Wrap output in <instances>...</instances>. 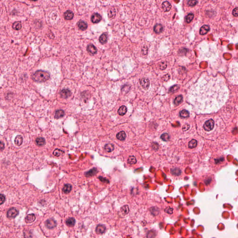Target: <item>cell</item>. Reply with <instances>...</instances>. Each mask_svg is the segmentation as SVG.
<instances>
[{"mask_svg": "<svg viewBox=\"0 0 238 238\" xmlns=\"http://www.w3.org/2000/svg\"><path fill=\"white\" fill-rule=\"evenodd\" d=\"M228 91L224 80L220 76L204 74L190 87L188 100L199 112H215L225 104Z\"/></svg>", "mask_w": 238, "mask_h": 238, "instance_id": "obj_1", "label": "cell"}, {"mask_svg": "<svg viewBox=\"0 0 238 238\" xmlns=\"http://www.w3.org/2000/svg\"><path fill=\"white\" fill-rule=\"evenodd\" d=\"M50 78V74L43 70H39L36 71L32 76V79L34 81L38 83L45 82Z\"/></svg>", "mask_w": 238, "mask_h": 238, "instance_id": "obj_2", "label": "cell"}, {"mask_svg": "<svg viewBox=\"0 0 238 238\" xmlns=\"http://www.w3.org/2000/svg\"><path fill=\"white\" fill-rule=\"evenodd\" d=\"M214 126V121L212 119H209L206 121L203 126L204 130L207 132L212 130Z\"/></svg>", "mask_w": 238, "mask_h": 238, "instance_id": "obj_3", "label": "cell"}, {"mask_svg": "<svg viewBox=\"0 0 238 238\" xmlns=\"http://www.w3.org/2000/svg\"><path fill=\"white\" fill-rule=\"evenodd\" d=\"M45 225L48 228L53 229L56 226V222L53 219H49L46 221Z\"/></svg>", "mask_w": 238, "mask_h": 238, "instance_id": "obj_4", "label": "cell"}, {"mask_svg": "<svg viewBox=\"0 0 238 238\" xmlns=\"http://www.w3.org/2000/svg\"><path fill=\"white\" fill-rule=\"evenodd\" d=\"M18 214L19 212L15 208H12L8 211L7 216L9 218H14L18 215Z\"/></svg>", "mask_w": 238, "mask_h": 238, "instance_id": "obj_5", "label": "cell"}, {"mask_svg": "<svg viewBox=\"0 0 238 238\" xmlns=\"http://www.w3.org/2000/svg\"><path fill=\"white\" fill-rule=\"evenodd\" d=\"M72 95V93L68 89H64L61 91L60 95L62 98L64 99H67L70 96Z\"/></svg>", "mask_w": 238, "mask_h": 238, "instance_id": "obj_6", "label": "cell"}, {"mask_svg": "<svg viewBox=\"0 0 238 238\" xmlns=\"http://www.w3.org/2000/svg\"><path fill=\"white\" fill-rule=\"evenodd\" d=\"M102 16L101 15L98 13L94 14L91 17V21L92 23H99L102 20Z\"/></svg>", "mask_w": 238, "mask_h": 238, "instance_id": "obj_7", "label": "cell"}, {"mask_svg": "<svg viewBox=\"0 0 238 238\" xmlns=\"http://www.w3.org/2000/svg\"><path fill=\"white\" fill-rule=\"evenodd\" d=\"M141 85L142 87L145 89H147L149 86V80L147 78H143L140 81Z\"/></svg>", "mask_w": 238, "mask_h": 238, "instance_id": "obj_8", "label": "cell"}, {"mask_svg": "<svg viewBox=\"0 0 238 238\" xmlns=\"http://www.w3.org/2000/svg\"><path fill=\"white\" fill-rule=\"evenodd\" d=\"M171 5L170 2L167 1H165L163 2L162 4V8L164 12H168L170 11L171 9Z\"/></svg>", "mask_w": 238, "mask_h": 238, "instance_id": "obj_9", "label": "cell"}, {"mask_svg": "<svg viewBox=\"0 0 238 238\" xmlns=\"http://www.w3.org/2000/svg\"><path fill=\"white\" fill-rule=\"evenodd\" d=\"M87 51L91 55H95L97 53V50L95 46L93 44H90L87 47Z\"/></svg>", "mask_w": 238, "mask_h": 238, "instance_id": "obj_10", "label": "cell"}, {"mask_svg": "<svg viewBox=\"0 0 238 238\" xmlns=\"http://www.w3.org/2000/svg\"><path fill=\"white\" fill-rule=\"evenodd\" d=\"M210 30V27L207 25H205L201 27L199 30V34L201 35L206 34Z\"/></svg>", "mask_w": 238, "mask_h": 238, "instance_id": "obj_11", "label": "cell"}, {"mask_svg": "<svg viewBox=\"0 0 238 238\" xmlns=\"http://www.w3.org/2000/svg\"><path fill=\"white\" fill-rule=\"evenodd\" d=\"M106 227L103 225H99L96 228V232L98 234H103L105 232Z\"/></svg>", "mask_w": 238, "mask_h": 238, "instance_id": "obj_12", "label": "cell"}, {"mask_svg": "<svg viewBox=\"0 0 238 238\" xmlns=\"http://www.w3.org/2000/svg\"><path fill=\"white\" fill-rule=\"evenodd\" d=\"M116 138L119 141H124L126 138V133L123 131L119 132L117 134Z\"/></svg>", "mask_w": 238, "mask_h": 238, "instance_id": "obj_13", "label": "cell"}, {"mask_svg": "<svg viewBox=\"0 0 238 238\" xmlns=\"http://www.w3.org/2000/svg\"><path fill=\"white\" fill-rule=\"evenodd\" d=\"M65 115L64 111L62 109H59L56 111L55 113V118L56 119H60L63 117Z\"/></svg>", "mask_w": 238, "mask_h": 238, "instance_id": "obj_14", "label": "cell"}, {"mask_svg": "<svg viewBox=\"0 0 238 238\" xmlns=\"http://www.w3.org/2000/svg\"><path fill=\"white\" fill-rule=\"evenodd\" d=\"M72 189V186L69 184H66L63 187V192L65 194H68L70 193Z\"/></svg>", "mask_w": 238, "mask_h": 238, "instance_id": "obj_15", "label": "cell"}, {"mask_svg": "<svg viewBox=\"0 0 238 238\" xmlns=\"http://www.w3.org/2000/svg\"><path fill=\"white\" fill-rule=\"evenodd\" d=\"M163 30V27L160 24H156L154 27V31L157 34H159L161 33Z\"/></svg>", "mask_w": 238, "mask_h": 238, "instance_id": "obj_16", "label": "cell"}, {"mask_svg": "<svg viewBox=\"0 0 238 238\" xmlns=\"http://www.w3.org/2000/svg\"><path fill=\"white\" fill-rule=\"evenodd\" d=\"M74 17V14L70 10H68L64 13V18L66 20H70Z\"/></svg>", "mask_w": 238, "mask_h": 238, "instance_id": "obj_17", "label": "cell"}, {"mask_svg": "<svg viewBox=\"0 0 238 238\" xmlns=\"http://www.w3.org/2000/svg\"><path fill=\"white\" fill-rule=\"evenodd\" d=\"M35 216L34 214H30L27 216L25 219L26 222L28 223H30L35 221Z\"/></svg>", "mask_w": 238, "mask_h": 238, "instance_id": "obj_18", "label": "cell"}, {"mask_svg": "<svg viewBox=\"0 0 238 238\" xmlns=\"http://www.w3.org/2000/svg\"><path fill=\"white\" fill-rule=\"evenodd\" d=\"M98 172V170L96 168H93L91 170H89V171L86 172L85 173V175L87 177H90L95 175Z\"/></svg>", "mask_w": 238, "mask_h": 238, "instance_id": "obj_19", "label": "cell"}, {"mask_svg": "<svg viewBox=\"0 0 238 238\" xmlns=\"http://www.w3.org/2000/svg\"><path fill=\"white\" fill-rule=\"evenodd\" d=\"M66 223L68 227H74L75 223V220L74 218H69L66 221Z\"/></svg>", "mask_w": 238, "mask_h": 238, "instance_id": "obj_20", "label": "cell"}, {"mask_svg": "<svg viewBox=\"0 0 238 238\" xmlns=\"http://www.w3.org/2000/svg\"><path fill=\"white\" fill-rule=\"evenodd\" d=\"M23 142V138L21 135H17L15 138V143L16 145L18 146H20L22 144Z\"/></svg>", "mask_w": 238, "mask_h": 238, "instance_id": "obj_21", "label": "cell"}, {"mask_svg": "<svg viewBox=\"0 0 238 238\" xmlns=\"http://www.w3.org/2000/svg\"><path fill=\"white\" fill-rule=\"evenodd\" d=\"M36 143L39 146H42L45 144V140L42 137L37 138L36 140Z\"/></svg>", "mask_w": 238, "mask_h": 238, "instance_id": "obj_22", "label": "cell"}, {"mask_svg": "<svg viewBox=\"0 0 238 238\" xmlns=\"http://www.w3.org/2000/svg\"><path fill=\"white\" fill-rule=\"evenodd\" d=\"M127 112V108L125 106H122L119 108L118 111V113L119 115L121 116H123L125 115Z\"/></svg>", "mask_w": 238, "mask_h": 238, "instance_id": "obj_23", "label": "cell"}, {"mask_svg": "<svg viewBox=\"0 0 238 238\" xmlns=\"http://www.w3.org/2000/svg\"><path fill=\"white\" fill-rule=\"evenodd\" d=\"M105 150L108 153H110L112 152L114 149V146L113 144L111 143L107 144L104 147Z\"/></svg>", "mask_w": 238, "mask_h": 238, "instance_id": "obj_24", "label": "cell"}, {"mask_svg": "<svg viewBox=\"0 0 238 238\" xmlns=\"http://www.w3.org/2000/svg\"><path fill=\"white\" fill-rule=\"evenodd\" d=\"M78 26L79 28L82 30H85L87 28V24L83 21L79 22L78 24Z\"/></svg>", "mask_w": 238, "mask_h": 238, "instance_id": "obj_25", "label": "cell"}, {"mask_svg": "<svg viewBox=\"0 0 238 238\" xmlns=\"http://www.w3.org/2000/svg\"><path fill=\"white\" fill-rule=\"evenodd\" d=\"M99 41L102 44H105L107 41V35L105 33L101 35L99 38Z\"/></svg>", "mask_w": 238, "mask_h": 238, "instance_id": "obj_26", "label": "cell"}, {"mask_svg": "<svg viewBox=\"0 0 238 238\" xmlns=\"http://www.w3.org/2000/svg\"><path fill=\"white\" fill-rule=\"evenodd\" d=\"M116 12L114 8H111L108 10V16L110 19L113 18L115 16Z\"/></svg>", "mask_w": 238, "mask_h": 238, "instance_id": "obj_27", "label": "cell"}, {"mask_svg": "<svg viewBox=\"0 0 238 238\" xmlns=\"http://www.w3.org/2000/svg\"><path fill=\"white\" fill-rule=\"evenodd\" d=\"M180 115L182 118H187L189 116V113L187 110H186L185 109H183L181 111H180Z\"/></svg>", "mask_w": 238, "mask_h": 238, "instance_id": "obj_28", "label": "cell"}, {"mask_svg": "<svg viewBox=\"0 0 238 238\" xmlns=\"http://www.w3.org/2000/svg\"><path fill=\"white\" fill-rule=\"evenodd\" d=\"M182 101H183V97L182 95H180L176 97L175 98L174 100V103L176 106H178L180 103H182Z\"/></svg>", "mask_w": 238, "mask_h": 238, "instance_id": "obj_29", "label": "cell"}, {"mask_svg": "<svg viewBox=\"0 0 238 238\" xmlns=\"http://www.w3.org/2000/svg\"><path fill=\"white\" fill-rule=\"evenodd\" d=\"M127 162L130 165H134L136 164L137 162V160L136 158L134 156H130L128 157L127 160Z\"/></svg>", "mask_w": 238, "mask_h": 238, "instance_id": "obj_30", "label": "cell"}, {"mask_svg": "<svg viewBox=\"0 0 238 238\" xmlns=\"http://www.w3.org/2000/svg\"><path fill=\"white\" fill-rule=\"evenodd\" d=\"M197 146V141L196 140L193 139L189 142L188 144V147L190 148H193L196 147Z\"/></svg>", "mask_w": 238, "mask_h": 238, "instance_id": "obj_31", "label": "cell"}, {"mask_svg": "<svg viewBox=\"0 0 238 238\" xmlns=\"http://www.w3.org/2000/svg\"><path fill=\"white\" fill-rule=\"evenodd\" d=\"M13 28L16 30H19L22 28V24L20 22H15L13 25Z\"/></svg>", "mask_w": 238, "mask_h": 238, "instance_id": "obj_32", "label": "cell"}, {"mask_svg": "<svg viewBox=\"0 0 238 238\" xmlns=\"http://www.w3.org/2000/svg\"><path fill=\"white\" fill-rule=\"evenodd\" d=\"M64 153V152L63 151V150H60L59 149H56L53 152V154L56 156L59 157Z\"/></svg>", "mask_w": 238, "mask_h": 238, "instance_id": "obj_33", "label": "cell"}, {"mask_svg": "<svg viewBox=\"0 0 238 238\" xmlns=\"http://www.w3.org/2000/svg\"><path fill=\"white\" fill-rule=\"evenodd\" d=\"M193 18H194V15L193 13H190L186 17V22L187 23H191L193 21Z\"/></svg>", "mask_w": 238, "mask_h": 238, "instance_id": "obj_34", "label": "cell"}, {"mask_svg": "<svg viewBox=\"0 0 238 238\" xmlns=\"http://www.w3.org/2000/svg\"><path fill=\"white\" fill-rule=\"evenodd\" d=\"M121 211L123 213H124L125 214H127L129 211L128 206L127 205L124 206H122L121 208Z\"/></svg>", "mask_w": 238, "mask_h": 238, "instance_id": "obj_35", "label": "cell"}, {"mask_svg": "<svg viewBox=\"0 0 238 238\" xmlns=\"http://www.w3.org/2000/svg\"><path fill=\"white\" fill-rule=\"evenodd\" d=\"M161 139L164 141H167L169 140L170 139V136L167 133H165L164 134L162 135L160 137Z\"/></svg>", "mask_w": 238, "mask_h": 238, "instance_id": "obj_36", "label": "cell"}, {"mask_svg": "<svg viewBox=\"0 0 238 238\" xmlns=\"http://www.w3.org/2000/svg\"><path fill=\"white\" fill-rule=\"evenodd\" d=\"M171 173L173 175H178L181 174V171L178 168H174V169L171 170Z\"/></svg>", "mask_w": 238, "mask_h": 238, "instance_id": "obj_37", "label": "cell"}, {"mask_svg": "<svg viewBox=\"0 0 238 238\" xmlns=\"http://www.w3.org/2000/svg\"><path fill=\"white\" fill-rule=\"evenodd\" d=\"M198 1L197 0H189L188 1V5L191 7H194L197 5Z\"/></svg>", "mask_w": 238, "mask_h": 238, "instance_id": "obj_38", "label": "cell"}, {"mask_svg": "<svg viewBox=\"0 0 238 238\" xmlns=\"http://www.w3.org/2000/svg\"><path fill=\"white\" fill-rule=\"evenodd\" d=\"M167 67V64L166 62H162L159 65V68L161 70L165 69Z\"/></svg>", "mask_w": 238, "mask_h": 238, "instance_id": "obj_39", "label": "cell"}, {"mask_svg": "<svg viewBox=\"0 0 238 238\" xmlns=\"http://www.w3.org/2000/svg\"><path fill=\"white\" fill-rule=\"evenodd\" d=\"M5 200V197L4 195L0 194V205L3 204Z\"/></svg>", "mask_w": 238, "mask_h": 238, "instance_id": "obj_40", "label": "cell"}, {"mask_svg": "<svg viewBox=\"0 0 238 238\" xmlns=\"http://www.w3.org/2000/svg\"><path fill=\"white\" fill-rule=\"evenodd\" d=\"M179 88V86H177V85H175L174 86H173L172 87H171V88L170 89V92H174L175 91H176L177 90H178Z\"/></svg>", "mask_w": 238, "mask_h": 238, "instance_id": "obj_41", "label": "cell"}, {"mask_svg": "<svg viewBox=\"0 0 238 238\" xmlns=\"http://www.w3.org/2000/svg\"><path fill=\"white\" fill-rule=\"evenodd\" d=\"M232 15L234 16H238V8L237 7L235 8L233 10V11H232Z\"/></svg>", "mask_w": 238, "mask_h": 238, "instance_id": "obj_42", "label": "cell"}, {"mask_svg": "<svg viewBox=\"0 0 238 238\" xmlns=\"http://www.w3.org/2000/svg\"><path fill=\"white\" fill-rule=\"evenodd\" d=\"M5 147L4 144L2 142H0V151H2L4 149Z\"/></svg>", "mask_w": 238, "mask_h": 238, "instance_id": "obj_43", "label": "cell"}, {"mask_svg": "<svg viewBox=\"0 0 238 238\" xmlns=\"http://www.w3.org/2000/svg\"><path fill=\"white\" fill-rule=\"evenodd\" d=\"M99 179H100V180H101L102 182H107L108 183L109 182L108 180H107L106 178H103V177H101V176H100V177H99Z\"/></svg>", "mask_w": 238, "mask_h": 238, "instance_id": "obj_44", "label": "cell"}, {"mask_svg": "<svg viewBox=\"0 0 238 238\" xmlns=\"http://www.w3.org/2000/svg\"><path fill=\"white\" fill-rule=\"evenodd\" d=\"M189 125L188 124H186L185 125H184L183 127V131H186L188 130L189 128Z\"/></svg>", "mask_w": 238, "mask_h": 238, "instance_id": "obj_45", "label": "cell"}, {"mask_svg": "<svg viewBox=\"0 0 238 238\" xmlns=\"http://www.w3.org/2000/svg\"><path fill=\"white\" fill-rule=\"evenodd\" d=\"M32 0V1H37V0Z\"/></svg>", "mask_w": 238, "mask_h": 238, "instance_id": "obj_46", "label": "cell"}]
</instances>
